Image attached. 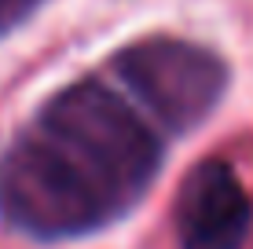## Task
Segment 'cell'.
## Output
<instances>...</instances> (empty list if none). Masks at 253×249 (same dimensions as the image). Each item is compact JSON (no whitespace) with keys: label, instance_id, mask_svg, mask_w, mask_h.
I'll list each match as a JSON object with an SVG mask.
<instances>
[{"label":"cell","instance_id":"obj_1","mask_svg":"<svg viewBox=\"0 0 253 249\" xmlns=\"http://www.w3.org/2000/svg\"><path fill=\"white\" fill-rule=\"evenodd\" d=\"M37 132L51 136L77 165H84L114 209L125 216L151 191L162 169V143L151 125L103 81H77L55 92L33 117Z\"/></svg>","mask_w":253,"mask_h":249},{"label":"cell","instance_id":"obj_2","mask_svg":"<svg viewBox=\"0 0 253 249\" xmlns=\"http://www.w3.org/2000/svg\"><path fill=\"white\" fill-rule=\"evenodd\" d=\"M118 216L103 187L33 125L4 150L0 220L11 231L37 242H66L103 231Z\"/></svg>","mask_w":253,"mask_h":249},{"label":"cell","instance_id":"obj_3","mask_svg":"<svg viewBox=\"0 0 253 249\" xmlns=\"http://www.w3.org/2000/svg\"><path fill=\"white\" fill-rule=\"evenodd\" d=\"M110 70L162 128H198L228 92V63L180 37H143L110 59Z\"/></svg>","mask_w":253,"mask_h":249},{"label":"cell","instance_id":"obj_4","mask_svg":"<svg viewBox=\"0 0 253 249\" xmlns=\"http://www.w3.org/2000/svg\"><path fill=\"white\" fill-rule=\"evenodd\" d=\"M172 220L180 249H242L253 227V205L235 169L209 158L184 176Z\"/></svg>","mask_w":253,"mask_h":249},{"label":"cell","instance_id":"obj_5","mask_svg":"<svg viewBox=\"0 0 253 249\" xmlns=\"http://www.w3.org/2000/svg\"><path fill=\"white\" fill-rule=\"evenodd\" d=\"M33 4H37V0H0V37H4L7 30H15V26L30 15Z\"/></svg>","mask_w":253,"mask_h":249}]
</instances>
